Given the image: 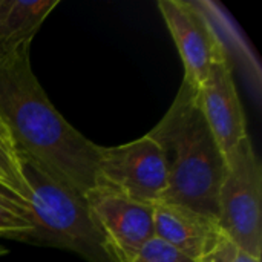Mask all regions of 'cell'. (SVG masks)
Here are the masks:
<instances>
[{
  "label": "cell",
  "instance_id": "cell-1",
  "mask_svg": "<svg viewBox=\"0 0 262 262\" xmlns=\"http://www.w3.org/2000/svg\"><path fill=\"white\" fill-rule=\"evenodd\" d=\"M31 45L0 52V120L15 150L86 196L97 184L101 146L72 127L51 104L29 58Z\"/></svg>",
  "mask_w": 262,
  "mask_h": 262
},
{
  "label": "cell",
  "instance_id": "cell-2",
  "mask_svg": "<svg viewBox=\"0 0 262 262\" xmlns=\"http://www.w3.org/2000/svg\"><path fill=\"white\" fill-rule=\"evenodd\" d=\"M147 135L160 146L167 167L169 183L161 203L216 218L226 160L203 115L198 89L183 80L173 103Z\"/></svg>",
  "mask_w": 262,
  "mask_h": 262
},
{
  "label": "cell",
  "instance_id": "cell-3",
  "mask_svg": "<svg viewBox=\"0 0 262 262\" xmlns=\"http://www.w3.org/2000/svg\"><path fill=\"white\" fill-rule=\"evenodd\" d=\"M37 241L74 250L92 262H111L92 223L84 196L15 150Z\"/></svg>",
  "mask_w": 262,
  "mask_h": 262
},
{
  "label": "cell",
  "instance_id": "cell-4",
  "mask_svg": "<svg viewBox=\"0 0 262 262\" xmlns=\"http://www.w3.org/2000/svg\"><path fill=\"white\" fill-rule=\"evenodd\" d=\"M218 192V224L232 246L262 258V167L250 135L226 157Z\"/></svg>",
  "mask_w": 262,
  "mask_h": 262
},
{
  "label": "cell",
  "instance_id": "cell-5",
  "mask_svg": "<svg viewBox=\"0 0 262 262\" xmlns=\"http://www.w3.org/2000/svg\"><path fill=\"white\" fill-rule=\"evenodd\" d=\"M167 183L163 152L149 135L121 146L100 149L95 187L157 206L164 198Z\"/></svg>",
  "mask_w": 262,
  "mask_h": 262
},
{
  "label": "cell",
  "instance_id": "cell-6",
  "mask_svg": "<svg viewBox=\"0 0 262 262\" xmlns=\"http://www.w3.org/2000/svg\"><path fill=\"white\" fill-rule=\"evenodd\" d=\"M84 200L111 262H130L155 236L154 206L104 187H94Z\"/></svg>",
  "mask_w": 262,
  "mask_h": 262
},
{
  "label": "cell",
  "instance_id": "cell-7",
  "mask_svg": "<svg viewBox=\"0 0 262 262\" xmlns=\"http://www.w3.org/2000/svg\"><path fill=\"white\" fill-rule=\"evenodd\" d=\"M158 9L181 55L184 80L198 89L226 45L200 3L160 0Z\"/></svg>",
  "mask_w": 262,
  "mask_h": 262
},
{
  "label": "cell",
  "instance_id": "cell-8",
  "mask_svg": "<svg viewBox=\"0 0 262 262\" xmlns=\"http://www.w3.org/2000/svg\"><path fill=\"white\" fill-rule=\"evenodd\" d=\"M198 101L207 126L226 157L239 141L249 137L227 49L218 55L207 78L198 88Z\"/></svg>",
  "mask_w": 262,
  "mask_h": 262
},
{
  "label": "cell",
  "instance_id": "cell-9",
  "mask_svg": "<svg viewBox=\"0 0 262 262\" xmlns=\"http://www.w3.org/2000/svg\"><path fill=\"white\" fill-rule=\"evenodd\" d=\"M154 226L157 238L196 262L216 255L227 241L215 216L181 204L154 206Z\"/></svg>",
  "mask_w": 262,
  "mask_h": 262
},
{
  "label": "cell",
  "instance_id": "cell-10",
  "mask_svg": "<svg viewBox=\"0 0 262 262\" xmlns=\"http://www.w3.org/2000/svg\"><path fill=\"white\" fill-rule=\"evenodd\" d=\"M58 0H0V52L31 45Z\"/></svg>",
  "mask_w": 262,
  "mask_h": 262
},
{
  "label": "cell",
  "instance_id": "cell-11",
  "mask_svg": "<svg viewBox=\"0 0 262 262\" xmlns=\"http://www.w3.org/2000/svg\"><path fill=\"white\" fill-rule=\"evenodd\" d=\"M0 238L37 241V229L31 212L3 195H0Z\"/></svg>",
  "mask_w": 262,
  "mask_h": 262
},
{
  "label": "cell",
  "instance_id": "cell-12",
  "mask_svg": "<svg viewBox=\"0 0 262 262\" xmlns=\"http://www.w3.org/2000/svg\"><path fill=\"white\" fill-rule=\"evenodd\" d=\"M130 262H196L177 250L166 241L154 236L150 238Z\"/></svg>",
  "mask_w": 262,
  "mask_h": 262
},
{
  "label": "cell",
  "instance_id": "cell-13",
  "mask_svg": "<svg viewBox=\"0 0 262 262\" xmlns=\"http://www.w3.org/2000/svg\"><path fill=\"white\" fill-rule=\"evenodd\" d=\"M0 177H3L20 193V196L26 203V187H25V181L20 172L18 160L15 155L9 154L2 144H0Z\"/></svg>",
  "mask_w": 262,
  "mask_h": 262
},
{
  "label": "cell",
  "instance_id": "cell-14",
  "mask_svg": "<svg viewBox=\"0 0 262 262\" xmlns=\"http://www.w3.org/2000/svg\"><path fill=\"white\" fill-rule=\"evenodd\" d=\"M220 255L223 256L224 262H261V259H256L241 250H238L235 246H232L230 243H224V246L220 250Z\"/></svg>",
  "mask_w": 262,
  "mask_h": 262
},
{
  "label": "cell",
  "instance_id": "cell-15",
  "mask_svg": "<svg viewBox=\"0 0 262 262\" xmlns=\"http://www.w3.org/2000/svg\"><path fill=\"white\" fill-rule=\"evenodd\" d=\"M0 193H3V195H6V196H9V198H12V200H15L17 203H20L21 206H25L26 209H28V204L25 203V200L20 196V193L3 178V177H0ZM29 210V209H28Z\"/></svg>",
  "mask_w": 262,
  "mask_h": 262
},
{
  "label": "cell",
  "instance_id": "cell-16",
  "mask_svg": "<svg viewBox=\"0 0 262 262\" xmlns=\"http://www.w3.org/2000/svg\"><path fill=\"white\" fill-rule=\"evenodd\" d=\"M0 144H2L9 154H12V155L17 157V154H15V144H14V141H12V137H11L8 127L5 126V123H3L2 120H0Z\"/></svg>",
  "mask_w": 262,
  "mask_h": 262
},
{
  "label": "cell",
  "instance_id": "cell-17",
  "mask_svg": "<svg viewBox=\"0 0 262 262\" xmlns=\"http://www.w3.org/2000/svg\"><path fill=\"white\" fill-rule=\"evenodd\" d=\"M204 262H224V259H223V256H221V255H220V252H218L216 255H213L212 258L206 259Z\"/></svg>",
  "mask_w": 262,
  "mask_h": 262
},
{
  "label": "cell",
  "instance_id": "cell-18",
  "mask_svg": "<svg viewBox=\"0 0 262 262\" xmlns=\"http://www.w3.org/2000/svg\"><path fill=\"white\" fill-rule=\"evenodd\" d=\"M2 255H6V250H5L3 247H0V256H2Z\"/></svg>",
  "mask_w": 262,
  "mask_h": 262
},
{
  "label": "cell",
  "instance_id": "cell-19",
  "mask_svg": "<svg viewBox=\"0 0 262 262\" xmlns=\"http://www.w3.org/2000/svg\"><path fill=\"white\" fill-rule=\"evenodd\" d=\"M0 195H3V193H0ZM3 196H6V195H3ZM8 198H9V196H8ZM11 200H12V198H11ZM14 201H15V200H14ZM18 204H20V203H18ZM23 207H25V206H23Z\"/></svg>",
  "mask_w": 262,
  "mask_h": 262
}]
</instances>
